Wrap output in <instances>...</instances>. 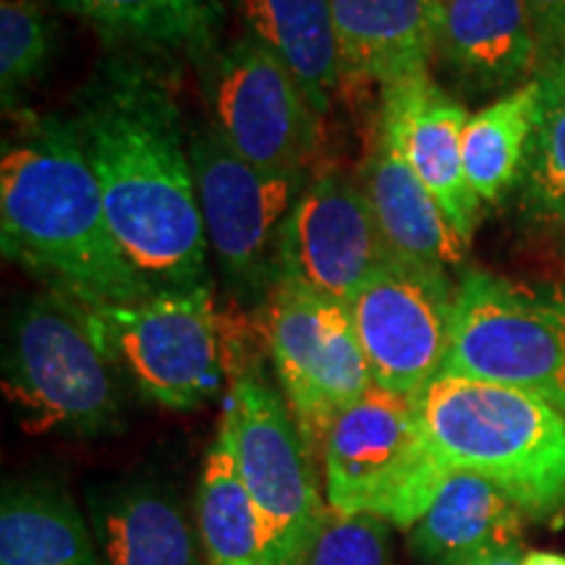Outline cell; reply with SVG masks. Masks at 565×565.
Here are the masks:
<instances>
[{
	"label": "cell",
	"mask_w": 565,
	"mask_h": 565,
	"mask_svg": "<svg viewBox=\"0 0 565 565\" xmlns=\"http://www.w3.org/2000/svg\"><path fill=\"white\" fill-rule=\"evenodd\" d=\"M303 565H393L391 524L370 513L328 508Z\"/></svg>",
	"instance_id": "4316f807"
},
{
	"label": "cell",
	"mask_w": 565,
	"mask_h": 565,
	"mask_svg": "<svg viewBox=\"0 0 565 565\" xmlns=\"http://www.w3.org/2000/svg\"><path fill=\"white\" fill-rule=\"evenodd\" d=\"M540 108V79L471 113L463 129V168L482 204H494L519 183Z\"/></svg>",
	"instance_id": "cb8c5ba5"
},
{
	"label": "cell",
	"mask_w": 565,
	"mask_h": 565,
	"mask_svg": "<svg viewBox=\"0 0 565 565\" xmlns=\"http://www.w3.org/2000/svg\"><path fill=\"white\" fill-rule=\"evenodd\" d=\"M320 456L328 508L377 515L404 532L448 475L429 448L419 398L377 385L330 422Z\"/></svg>",
	"instance_id": "8992f818"
},
{
	"label": "cell",
	"mask_w": 565,
	"mask_h": 565,
	"mask_svg": "<svg viewBox=\"0 0 565 565\" xmlns=\"http://www.w3.org/2000/svg\"><path fill=\"white\" fill-rule=\"evenodd\" d=\"M437 61L471 92L534 79L540 47L526 0H443Z\"/></svg>",
	"instance_id": "e0dca14e"
},
{
	"label": "cell",
	"mask_w": 565,
	"mask_h": 565,
	"mask_svg": "<svg viewBox=\"0 0 565 565\" xmlns=\"http://www.w3.org/2000/svg\"><path fill=\"white\" fill-rule=\"evenodd\" d=\"M343 89H387L429 74L443 0H330Z\"/></svg>",
	"instance_id": "9a60e30c"
},
{
	"label": "cell",
	"mask_w": 565,
	"mask_h": 565,
	"mask_svg": "<svg viewBox=\"0 0 565 565\" xmlns=\"http://www.w3.org/2000/svg\"><path fill=\"white\" fill-rule=\"evenodd\" d=\"M540 108L529 141L521 200L534 217L565 223V55L536 68Z\"/></svg>",
	"instance_id": "d4e9b609"
},
{
	"label": "cell",
	"mask_w": 565,
	"mask_h": 565,
	"mask_svg": "<svg viewBox=\"0 0 565 565\" xmlns=\"http://www.w3.org/2000/svg\"><path fill=\"white\" fill-rule=\"evenodd\" d=\"M254 324L303 440L320 454L330 422L374 385L349 303L278 282Z\"/></svg>",
	"instance_id": "30bf717a"
},
{
	"label": "cell",
	"mask_w": 565,
	"mask_h": 565,
	"mask_svg": "<svg viewBox=\"0 0 565 565\" xmlns=\"http://www.w3.org/2000/svg\"><path fill=\"white\" fill-rule=\"evenodd\" d=\"M454 307L450 275L401 259L380 267L349 301L372 383L419 398L443 374Z\"/></svg>",
	"instance_id": "7c38bea8"
},
{
	"label": "cell",
	"mask_w": 565,
	"mask_h": 565,
	"mask_svg": "<svg viewBox=\"0 0 565 565\" xmlns=\"http://www.w3.org/2000/svg\"><path fill=\"white\" fill-rule=\"evenodd\" d=\"M424 433L445 469L503 490L534 524H565V416L536 395L440 374L419 395Z\"/></svg>",
	"instance_id": "3957f363"
},
{
	"label": "cell",
	"mask_w": 565,
	"mask_h": 565,
	"mask_svg": "<svg viewBox=\"0 0 565 565\" xmlns=\"http://www.w3.org/2000/svg\"><path fill=\"white\" fill-rule=\"evenodd\" d=\"M225 419L242 479L263 529L265 565H303L328 500L315 475V454L303 440L286 395L254 366L233 374Z\"/></svg>",
	"instance_id": "ba28073f"
},
{
	"label": "cell",
	"mask_w": 565,
	"mask_h": 565,
	"mask_svg": "<svg viewBox=\"0 0 565 565\" xmlns=\"http://www.w3.org/2000/svg\"><path fill=\"white\" fill-rule=\"evenodd\" d=\"M249 34L286 63L317 116H328L343 89L330 0H233Z\"/></svg>",
	"instance_id": "44dd1931"
},
{
	"label": "cell",
	"mask_w": 565,
	"mask_h": 565,
	"mask_svg": "<svg viewBox=\"0 0 565 565\" xmlns=\"http://www.w3.org/2000/svg\"><path fill=\"white\" fill-rule=\"evenodd\" d=\"M121 377L79 303L47 291L26 299L9 320L3 391L30 433H116L124 416Z\"/></svg>",
	"instance_id": "277c9868"
},
{
	"label": "cell",
	"mask_w": 565,
	"mask_h": 565,
	"mask_svg": "<svg viewBox=\"0 0 565 565\" xmlns=\"http://www.w3.org/2000/svg\"><path fill=\"white\" fill-rule=\"evenodd\" d=\"M521 565H565V555L557 553H526Z\"/></svg>",
	"instance_id": "f546056e"
},
{
	"label": "cell",
	"mask_w": 565,
	"mask_h": 565,
	"mask_svg": "<svg viewBox=\"0 0 565 565\" xmlns=\"http://www.w3.org/2000/svg\"><path fill=\"white\" fill-rule=\"evenodd\" d=\"M189 154L210 252L236 301L257 309L278 286L280 233L309 173L265 171L212 126L189 137Z\"/></svg>",
	"instance_id": "9c48e42d"
},
{
	"label": "cell",
	"mask_w": 565,
	"mask_h": 565,
	"mask_svg": "<svg viewBox=\"0 0 565 565\" xmlns=\"http://www.w3.org/2000/svg\"><path fill=\"white\" fill-rule=\"evenodd\" d=\"M3 257L82 307L152 291L124 257L74 118L26 116L0 154Z\"/></svg>",
	"instance_id": "7a4b0ae2"
},
{
	"label": "cell",
	"mask_w": 565,
	"mask_h": 565,
	"mask_svg": "<svg viewBox=\"0 0 565 565\" xmlns=\"http://www.w3.org/2000/svg\"><path fill=\"white\" fill-rule=\"evenodd\" d=\"M82 309L124 377L152 404L194 412L233 380L228 317L212 286Z\"/></svg>",
	"instance_id": "5b68a950"
},
{
	"label": "cell",
	"mask_w": 565,
	"mask_h": 565,
	"mask_svg": "<svg viewBox=\"0 0 565 565\" xmlns=\"http://www.w3.org/2000/svg\"><path fill=\"white\" fill-rule=\"evenodd\" d=\"M524 563V550L521 547H492L482 550V553L458 557V561H448L443 565H521Z\"/></svg>",
	"instance_id": "f1b7e54d"
},
{
	"label": "cell",
	"mask_w": 565,
	"mask_h": 565,
	"mask_svg": "<svg viewBox=\"0 0 565 565\" xmlns=\"http://www.w3.org/2000/svg\"><path fill=\"white\" fill-rule=\"evenodd\" d=\"M212 129L265 171L309 173L322 145V118L301 84L249 34L215 55L207 79Z\"/></svg>",
	"instance_id": "8fae6325"
},
{
	"label": "cell",
	"mask_w": 565,
	"mask_h": 565,
	"mask_svg": "<svg viewBox=\"0 0 565 565\" xmlns=\"http://www.w3.org/2000/svg\"><path fill=\"white\" fill-rule=\"evenodd\" d=\"M124 257L152 294L210 286L204 233L181 110L158 71L113 61L74 118Z\"/></svg>",
	"instance_id": "6da1fadb"
},
{
	"label": "cell",
	"mask_w": 565,
	"mask_h": 565,
	"mask_svg": "<svg viewBox=\"0 0 565 565\" xmlns=\"http://www.w3.org/2000/svg\"><path fill=\"white\" fill-rule=\"evenodd\" d=\"M356 179L393 259L445 275L463 263L466 244L414 173L398 131L380 110L370 154Z\"/></svg>",
	"instance_id": "2e32d148"
},
{
	"label": "cell",
	"mask_w": 565,
	"mask_h": 565,
	"mask_svg": "<svg viewBox=\"0 0 565 565\" xmlns=\"http://www.w3.org/2000/svg\"><path fill=\"white\" fill-rule=\"evenodd\" d=\"M87 21L110 45L139 55L204 47L215 34L223 0H55Z\"/></svg>",
	"instance_id": "7402d4cb"
},
{
	"label": "cell",
	"mask_w": 565,
	"mask_h": 565,
	"mask_svg": "<svg viewBox=\"0 0 565 565\" xmlns=\"http://www.w3.org/2000/svg\"><path fill=\"white\" fill-rule=\"evenodd\" d=\"M0 565H103L92 521L51 479L6 482Z\"/></svg>",
	"instance_id": "ffe728a7"
},
{
	"label": "cell",
	"mask_w": 565,
	"mask_h": 565,
	"mask_svg": "<svg viewBox=\"0 0 565 565\" xmlns=\"http://www.w3.org/2000/svg\"><path fill=\"white\" fill-rule=\"evenodd\" d=\"M443 374L515 387L565 416V288L466 270Z\"/></svg>",
	"instance_id": "52a82bcc"
},
{
	"label": "cell",
	"mask_w": 565,
	"mask_h": 565,
	"mask_svg": "<svg viewBox=\"0 0 565 565\" xmlns=\"http://www.w3.org/2000/svg\"><path fill=\"white\" fill-rule=\"evenodd\" d=\"M53 53V24L38 0L0 3V97L17 108L26 89L45 74Z\"/></svg>",
	"instance_id": "484cf974"
},
{
	"label": "cell",
	"mask_w": 565,
	"mask_h": 565,
	"mask_svg": "<svg viewBox=\"0 0 565 565\" xmlns=\"http://www.w3.org/2000/svg\"><path fill=\"white\" fill-rule=\"evenodd\" d=\"M391 259L359 179L338 168L309 175L282 225L278 282L349 303Z\"/></svg>",
	"instance_id": "4fadbf2b"
},
{
	"label": "cell",
	"mask_w": 565,
	"mask_h": 565,
	"mask_svg": "<svg viewBox=\"0 0 565 565\" xmlns=\"http://www.w3.org/2000/svg\"><path fill=\"white\" fill-rule=\"evenodd\" d=\"M526 521L492 482L448 469L433 503L408 529V550L422 565H443L492 547H524Z\"/></svg>",
	"instance_id": "d6986e66"
},
{
	"label": "cell",
	"mask_w": 565,
	"mask_h": 565,
	"mask_svg": "<svg viewBox=\"0 0 565 565\" xmlns=\"http://www.w3.org/2000/svg\"><path fill=\"white\" fill-rule=\"evenodd\" d=\"M92 532L103 565H200V532L173 487L126 479L92 498Z\"/></svg>",
	"instance_id": "ac0fdd59"
},
{
	"label": "cell",
	"mask_w": 565,
	"mask_h": 565,
	"mask_svg": "<svg viewBox=\"0 0 565 565\" xmlns=\"http://www.w3.org/2000/svg\"><path fill=\"white\" fill-rule=\"evenodd\" d=\"M377 110L391 118L414 173L469 246L482 215V202L469 186L463 168V129L471 113L433 74L383 89Z\"/></svg>",
	"instance_id": "5bb4252c"
},
{
	"label": "cell",
	"mask_w": 565,
	"mask_h": 565,
	"mask_svg": "<svg viewBox=\"0 0 565 565\" xmlns=\"http://www.w3.org/2000/svg\"><path fill=\"white\" fill-rule=\"evenodd\" d=\"M526 9L540 47V66H545L565 55V0H526Z\"/></svg>",
	"instance_id": "83f0119b"
},
{
	"label": "cell",
	"mask_w": 565,
	"mask_h": 565,
	"mask_svg": "<svg viewBox=\"0 0 565 565\" xmlns=\"http://www.w3.org/2000/svg\"><path fill=\"white\" fill-rule=\"evenodd\" d=\"M196 532L207 565H265L263 529L236 463L228 419H221L196 487Z\"/></svg>",
	"instance_id": "603a6c76"
}]
</instances>
